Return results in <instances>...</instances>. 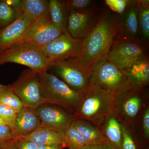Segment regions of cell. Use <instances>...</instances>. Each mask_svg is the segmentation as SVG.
Wrapping results in <instances>:
<instances>
[{
  "label": "cell",
  "mask_w": 149,
  "mask_h": 149,
  "mask_svg": "<svg viewBox=\"0 0 149 149\" xmlns=\"http://www.w3.org/2000/svg\"><path fill=\"white\" fill-rule=\"evenodd\" d=\"M119 15L104 10L98 24L85 38L80 40L77 61L92 69L107 58L115 39Z\"/></svg>",
  "instance_id": "6da1fadb"
},
{
  "label": "cell",
  "mask_w": 149,
  "mask_h": 149,
  "mask_svg": "<svg viewBox=\"0 0 149 149\" xmlns=\"http://www.w3.org/2000/svg\"><path fill=\"white\" fill-rule=\"evenodd\" d=\"M114 98L112 93L91 83L83 93L74 117L90 120L99 127L112 112Z\"/></svg>",
  "instance_id": "7a4b0ae2"
},
{
  "label": "cell",
  "mask_w": 149,
  "mask_h": 149,
  "mask_svg": "<svg viewBox=\"0 0 149 149\" xmlns=\"http://www.w3.org/2000/svg\"><path fill=\"white\" fill-rule=\"evenodd\" d=\"M38 73L43 95L48 103L56 105L74 114L83 93L73 91L52 73L47 71Z\"/></svg>",
  "instance_id": "3957f363"
},
{
  "label": "cell",
  "mask_w": 149,
  "mask_h": 149,
  "mask_svg": "<svg viewBox=\"0 0 149 149\" xmlns=\"http://www.w3.org/2000/svg\"><path fill=\"white\" fill-rule=\"evenodd\" d=\"M148 102V87L141 89L130 88L115 96L113 112L120 122L134 127Z\"/></svg>",
  "instance_id": "277c9868"
},
{
  "label": "cell",
  "mask_w": 149,
  "mask_h": 149,
  "mask_svg": "<svg viewBox=\"0 0 149 149\" xmlns=\"http://www.w3.org/2000/svg\"><path fill=\"white\" fill-rule=\"evenodd\" d=\"M15 63L37 72L47 71L51 63L40 48L27 43L15 44L0 51V65Z\"/></svg>",
  "instance_id": "5b68a950"
},
{
  "label": "cell",
  "mask_w": 149,
  "mask_h": 149,
  "mask_svg": "<svg viewBox=\"0 0 149 149\" xmlns=\"http://www.w3.org/2000/svg\"><path fill=\"white\" fill-rule=\"evenodd\" d=\"M92 70L91 83L115 96L132 88L122 70L107 59L92 67Z\"/></svg>",
  "instance_id": "8992f818"
},
{
  "label": "cell",
  "mask_w": 149,
  "mask_h": 149,
  "mask_svg": "<svg viewBox=\"0 0 149 149\" xmlns=\"http://www.w3.org/2000/svg\"><path fill=\"white\" fill-rule=\"evenodd\" d=\"M49 69L75 92L83 93L91 84L92 69L81 64L74 57L52 63Z\"/></svg>",
  "instance_id": "52a82bcc"
},
{
  "label": "cell",
  "mask_w": 149,
  "mask_h": 149,
  "mask_svg": "<svg viewBox=\"0 0 149 149\" xmlns=\"http://www.w3.org/2000/svg\"><path fill=\"white\" fill-rule=\"evenodd\" d=\"M10 86L24 107L36 109L48 104L43 95L39 73L30 68L22 72Z\"/></svg>",
  "instance_id": "ba28073f"
},
{
  "label": "cell",
  "mask_w": 149,
  "mask_h": 149,
  "mask_svg": "<svg viewBox=\"0 0 149 149\" xmlns=\"http://www.w3.org/2000/svg\"><path fill=\"white\" fill-rule=\"evenodd\" d=\"M62 34L61 29L52 23L48 15L34 20L24 36L14 45L27 43L40 48Z\"/></svg>",
  "instance_id": "9c48e42d"
},
{
  "label": "cell",
  "mask_w": 149,
  "mask_h": 149,
  "mask_svg": "<svg viewBox=\"0 0 149 149\" xmlns=\"http://www.w3.org/2000/svg\"><path fill=\"white\" fill-rule=\"evenodd\" d=\"M104 10L98 6L83 12H69L68 20V33L77 40L84 39L95 27Z\"/></svg>",
  "instance_id": "30bf717a"
},
{
  "label": "cell",
  "mask_w": 149,
  "mask_h": 149,
  "mask_svg": "<svg viewBox=\"0 0 149 149\" xmlns=\"http://www.w3.org/2000/svg\"><path fill=\"white\" fill-rule=\"evenodd\" d=\"M148 46L141 41L115 40L107 58L122 70L139 59L148 56Z\"/></svg>",
  "instance_id": "8fae6325"
},
{
  "label": "cell",
  "mask_w": 149,
  "mask_h": 149,
  "mask_svg": "<svg viewBox=\"0 0 149 149\" xmlns=\"http://www.w3.org/2000/svg\"><path fill=\"white\" fill-rule=\"evenodd\" d=\"M41 126L64 135L71 125L74 116L60 107L46 104L36 109Z\"/></svg>",
  "instance_id": "7c38bea8"
},
{
  "label": "cell",
  "mask_w": 149,
  "mask_h": 149,
  "mask_svg": "<svg viewBox=\"0 0 149 149\" xmlns=\"http://www.w3.org/2000/svg\"><path fill=\"white\" fill-rule=\"evenodd\" d=\"M81 40L62 34L40 49L51 64L57 61L76 57Z\"/></svg>",
  "instance_id": "4fadbf2b"
},
{
  "label": "cell",
  "mask_w": 149,
  "mask_h": 149,
  "mask_svg": "<svg viewBox=\"0 0 149 149\" xmlns=\"http://www.w3.org/2000/svg\"><path fill=\"white\" fill-rule=\"evenodd\" d=\"M137 0L121 15H119L115 40L136 41L140 40L138 19Z\"/></svg>",
  "instance_id": "5bb4252c"
},
{
  "label": "cell",
  "mask_w": 149,
  "mask_h": 149,
  "mask_svg": "<svg viewBox=\"0 0 149 149\" xmlns=\"http://www.w3.org/2000/svg\"><path fill=\"white\" fill-rule=\"evenodd\" d=\"M34 21L22 14L13 22L2 29L0 32V51L18 42Z\"/></svg>",
  "instance_id": "9a60e30c"
},
{
  "label": "cell",
  "mask_w": 149,
  "mask_h": 149,
  "mask_svg": "<svg viewBox=\"0 0 149 149\" xmlns=\"http://www.w3.org/2000/svg\"><path fill=\"white\" fill-rule=\"evenodd\" d=\"M131 88L141 89L149 85V56L137 60L122 69Z\"/></svg>",
  "instance_id": "2e32d148"
},
{
  "label": "cell",
  "mask_w": 149,
  "mask_h": 149,
  "mask_svg": "<svg viewBox=\"0 0 149 149\" xmlns=\"http://www.w3.org/2000/svg\"><path fill=\"white\" fill-rule=\"evenodd\" d=\"M41 126L36 109L23 107L17 113L14 128L12 131L14 139L21 138L32 133Z\"/></svg>",
  "instance_id": "e0dca14e"
},
{
  "label": "cell",
  "mask_w": 149,
  "mask_h": 149,
  "mask_svg": "<svg viewBox=\"0 0 149 149\" xmlns=\"http://www.w3.org/2000/svg\"><path fill=\"white\" fill-rule=\"evenodd\" d=\"M105 139L117 149H121L123 140L120 120L113 112L105 118L99 126Z\"/></svg>",
  "instance_id": "ac0fdd59"
},
{
  "label": "cell",
  "mask_w": 149,
  "mask_h": 149,
  "mask_svg": "<svg viewBox=\"0 0 149 149\" xmlns=\"http://www.w3.org/2000/svg\"><path fill=\"white\" fill-rule=\"evenodd\" d=\"M21 138L32 141L38 147L53 145H64L66 146L64 135L43 126Z\"/></svg>",
  "instance_id": "d6986e66"
},
{
  "label": "cell",
  "mask_w": 149,
  "mask_h": 149,
  "mask_svg": "<svg viewBox=\"0 0 149 149\" xmlns=\"http://www.w3.org/2000/svg\"><path fill=\"white\" fill-rule=\"evenodd\" d=\"M71 126L82 135L87 146L100 143L106 140L99 127L90 120L74 117Z\"/></svg>",
  "instance_id": "ffe728a7"
},
{
  "label": "cell",
  "mask_w": 149,
  "mask_h": 149,
  "mask_svg": "<svg viewBox=\"0 0 149 149\" xmlns=\"http://www.w3.org/2000/svg\"><path fill=\"white\" fill-rule=\"evenodd\" d=\"M48 11L52 23L61 29L63 34L68 35L67 29L69 12L65 1L49 0Z\"/></svg>",
  "instance_id": "44dd1931"
},
{
  "label": "cell",
  "mask_w": 149,
  "mask_h": 149,
  "mask_svg": "<svg viewBox=\"0 0 149 149\" xmlns=\"http://www.w3.org/2000/svg\"><path fill=\"white\" fill-rule=\"evenodd\" d=\"M138 19L141 42L148 46L149 40V1L138 0Z\"/></svg>",
  "instance_id": "7402d4cb"
},
{
  "label": "cell",
  "mask_w": 149,
  "mask_h": 149,
  "mask_svg": "<svg viewBox=\"0 0 149 149\" xmlns=\"http://www.w3.org/2000/svg\"><path fill=\"white\" fill-rule=\"evenodd\" d=\"M120 124L123 135L121 149H149V145L145 143L135 127L121 122Z\"/></svg>",
  "instance_id": "603a6c76"
},
{
  "label": "cell",
  "mask_w": 149,
  "mask_h": 149,
  "mask_svg": "<svg viewBox=\"0 0 149 149\" xmlns=\"http://www.w3.org/2000/svg\"><path fill=\"white\" fill-rule=\"evenodd\" d=\"M21 9L24 15L34 20L49 15L47 0H21Z\"/></svg>",
  "instance_id": "cb8c5ba5"
},
{
  "label": "cell",
  "mask_w": 149,
  "mask_h": 149,
  "mask_svg": "<svg viewBox=\"0 0 149 149\" xmlns=\"http://www.w3.org/2000/svg\"><path fill=\"white\" fill-rule=\"evenodd\" d=\"M0 103L13 109L18 113L23 105L17 96L15 94L10 85L0 84Z\"/></svg>",
  "instance_id": "d4e9b609"
},
{
  "label": "cell",
  "mask_w": 149,
  "mask_h": 149,
  "mask_svg": "<svg viewBox=\"0 0 149 149\" xmlns=\"http://www.w3.org/2000/svg\"><path fill=\"white\" fill-rule=\"evenodd\" d=\"M147 145H149V102L147 103L134 126Z\"/></svg>",
  "instance_id": "484cf974"
},
{
  "label": "cell",
  "mask_w": 149,
  "mask_h": 149,
  "mask_svg": "<svg viewBox=\"0 0 149 149\" xmlns=\"http://www.w3.org/2000/svg\"><path fill=\"white\" fill-rule=\"evenodd\" d=\"M22 14L8 5L4 0H0V27L2 29L13 22Z\"/></svg>",
  "instance_id": "4316f807"
},
{
  "label": "cell",
  "mask_w": 149,
  "mask_h": 149,
  "mask_svg": "<svg viewBox=\"0 0 149 149\" xmlns=\"http://www.w3.org/2000/svg\"><path fill=\"white\" fill-rule=\"evenodd\" d=\"M64 137L67 148L69 149H80L87 146L83 136L71 125L64 133Z\"/></svg>",
  "instance_id": "83f0119b"
},
{
  "label": "cell",
  "mask_w": 149,
  "mask_h": 149,
  "mask_svg": "<svg viewBox=\"0 0 149 149\" xmlns=\"http://www.w3.org/2000/svg\"><path fill=\"white\" fill-rule=\"evenodd\" d=\"M68 12H83L89 10L98 6L93 0H66Z\"/></svg>",
  "instance_id": "f1b7e54d"
},
{
  "label": "cell",
  "mask_w": 149,
  "mask_h": 149,
  "mask_svg": "<svg viewBox=\"0 0 149 149\" xmlns=\"http://www.w3.org/2000/svg\"><path fill=\"white\" fill-rule=\"evenodd\" d=\"M17 114L13 109L0 103V117L5 124L10 127L12 131L14 128Z\"/></svg>",
  "instance_id": "f546056e"
},
{
  "label": "cell",
  "mask_w": 149,
  "mask_h": 149,
  "mask_svg": "<svg viewBox=\"0 0 149 149\" xmlns=\"http://www.w3.org/2000/svg\"><path fill=\"white\" fill-rule=\"evenodd\" d=\"M136 1L135 0H106L105 3L112 11L120 15L129 7L136 2Z\"/></svg>",
  "instance_id": "4dcf8cb0"
},
{
  "label": "cell",
  "mask_w": 149,
  "mask_h": 149,
  "mask_svg": "<svg viewBox=\"0 0 149 149\" xmlns=\"http://www.w3.org/2000/svg\"><path fill=\"white\" fill-rule=\"evenodd\" d=\"M14 139L9 126L6 124L0 125V148L13 142Z\"/></svg>",
  "instance_id": "1f68e13d"
},
{
  "label": "cell",
  "mask_w": 149,
  "mask_h": 149,
  "mask_svg": "<svg viewBox=\"0 0 149 149\" xmlns=\"http://www.w3.org/2000/svg\"><path fill=\"white\" fill-rule=\"evenodd\" d=\"M13 143L18 149H38V147L36 144L23 138L15 139Z\"/></svg>",
  "instance_id": "d6a6232c"
},
{
  "label": "cell",
  "mask_w": 149,
  "mask_h": 149,
  "mask_svg": "<svg viewBox=\"0 0 149 149\" xmlns=\"http://www.w3.org/2000/svg\"><path fill=\"white\" fill-rule=\"evenodd\" d=\"M80 149H117L109 142L105 140L100 143L93 145H87Z\"/></svg>",
  "instance_id": "836d02e7"
},
{
  "label": "cell",
  "mask_w": 149,
  "mask_h": 149,
  "mask_svg": "<svg viewBox=\"0 0 149 149\" xmlns=\"http://www.w3.org/2000/svg\"><path fill=\"white\" fill-rule=\"evenodd\" d=\"M8 5L16 9L19 13L22 14L21 9V0H4Z\"/></svg>",
  "instance_id": "e575fe53"
},
{
  "label": "cell",
  "mask_w": 149,
  "mask_h": 149,
  "mask_svg": "<svg viewBox=\"0 0 149 149\" xmlns=\"http://www.w3.org/2000/svg\"><path fill=\"white\" fill-rule=\"evenodd\" d=\"M66 148L64 145H53L44 146L38 147V149H63Z\"/></svg>",
  "instance_id": "d590c367"
},
{
  "label": "cell",
  "mask_w": 149,
  "mask_h": 149,
  "mask_svg": "<svg viewBox=\"0 0 149 149\" xmlns=\"http://www.w3.org/2000/svg\"><path fill=\"white\" fill-rule=\"evenodd\" d=\"M1 149H18L15 146L13 142H11L1 148Z\"/></svg>",
  "instance_id": "8d00e7d4"
},
{
  "label": "cell",
  "mask_w": 149,
  "mask_h": 149,
  "mask_svg": "<svg viewBox=\"0 0 149 149\" xmlns=\"http://www.w3.org/2000/svg\"><path fill=\"white\" fill-rule=\"evenodd\" d=\"M2 124H5L3 122L1 118L0 117V125H2Z\"/></svg>",
  "instance_id": "74e56055"
},
{
  "label": "cell",
  "mask_w": 149,
  "mask_h": 149,
  "mask_svg": "<svg viewBox=\"0 0 149 149\" xmlns=\"http://www.w3.org/2000/svg\"><path fill=\"white\" fill-rule=\"evenodd\" d=\"M2 30L1 28V27H0V32H1V30Z\"/></svg>",
  "instance_id": "f35d334b"
},
{
  "label": "cell",
  "mask_w": 149,
  "mask_h": 149,
  "mask_svg": "<svg viewBox=\"0 0 149 149\" xmlns=\"http://www.w3.org/2000/svg\"><path fill=\"white\" fill-rule=\"evenodd\" d=\"M1 148H0V149H1Z\"/></svg>",
  "instance_id": "ab89813d"
}]
</instances>
